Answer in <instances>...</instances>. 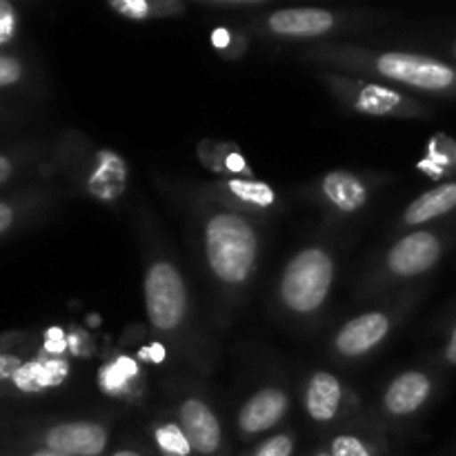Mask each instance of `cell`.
<instances>
[{
    "mask_svg": "<svg viewBox=\"0 0 456 456\" xmlns=\"http://www.w3.org/2000/svg\"><path fill=\"white\" fill-rule=\"evenodd\" d=\"M289 410V396L283 387H261L243 405L236 423L243 439H254L274 430Z\"/></svg>",
    "mask_w": 456,
    "mask_h": 456,
    "instance_id": "10",
    "label": "cell"
},
{
    "mask_svg": "<svg viewBox=\"0 0 456 456\" xmlns=\"http://www.w3.org/2000/svg\"><path fill=\"white\" fill-rule=\"evenodd\" d=\"M12 172H13L12 160H9L7 156L0 154V185H3V183H7L9 178H12Z\"/></svg>",
    "mask_w": 456,
    "mask_h": 456,
    "instance_id": "26",
    "label": "cell"
},
{
    "mask_svg": "<svg viewBox=\"0 0 456 456\" xmlns=\"http://www.w3.org/2000/svg\"><path fill=\"white\" fill-rule=\"evenodd\" d=\"M294 448H297V439L292 432H279L254 445L245 456H294Z\"/></svg>",
    "mask_w": 456,
    "mask_h": 456,
    "instance_id": "21",
    "label": "cell"
},
{
    "mask_svg": "<svg viewBox=\"0 0 456 456\" xmlns=\"http://www.w3.org/2000/svg\"><path fill=\"white\" fill-rule=\"evenodd\" d=\"M178 426L190 441L191 454L196 456H221L225 448L221 419L216 417L212 405L200 396H187L178 405Z\"/></svg>",
    "mask_w": 456,
    "mask_h": 456,
    "instance_id": "7",
    "label": "cell"
},
{
    "mask_svg": "<svg viewBox=\"0 0 456 456\" xmlns=\"http://www.w3.org/2000/svg\"><path fill=\"white\" fill-rule=\"evenodd\" d=\"M337 263L325 248L310 245L294 254L279 279V298L288 312L312 316L325 305L332 292Z\"/></svg>",
    "mask_w": 456,
    "mask_h": 456,
    "instance_id": "3",
    "label": "cell"
},
{
    "mask_svg": "<svg viewBox=\"0 0 456 456\" xmlns=\"http://www.w3.org/2000/svg\"><path fill=\"white\" fill-rule=\"evenodd\" d=\"M432 395V381L426 372L408 370L401 372L390 381V386L383 392V410L386 414L396 419H403L414 414L426 405Z\"/></svg>",
    "mask_w": 456,
    "mask_h": 456,
    "instance_id": "12",
    "label": "cell"
},
{
    "mask_svg": "<svg viewBox=\"0 0 456 456\" xmlns=\"http://www.w3.org/2000/svg\"><path fill=\"white\" fill-rule=\"evenodd\" d=\"M341 65H356L390 83L421 92H445L456 85V69L439 58L412 52H359V49H330L314 52Z\"/></svg>",
    "mask_w": 456,
    "mask_h": 456,
    "instance_id": "2",
    "label": "cell"
},
{
    "mask_svg": "<svg viewBox=\"0 0 456 456\" xmlns=\"http://www.w3.org/2000/svg\"><path fill=\"white\" fill-rule=\"evenodd\" d=\"M343 401H346V387L338 381L337 374L328 370L312 372V377L307 379L305 396H303L305 412L312 421L332 423L341 414Z\"/></svg>",
    "mask_w": 456,
    "mask_h": 456,
    "instance_id": "13",
    "label": "cell"
},
{
    "mask_svg": "<svg viewBox=\"0 0 456 456\" xmlns=\"http://www.w3.org/2000/svg\"><path fill=\"white\" fill-rule=\"evenodd\" d=\"M452 52H454V58H456V43H454V49H452Z\"/></svg>",
    "mask_w": 456,
    "mask_h": 456,
    "instance_id": "32",
    "label": "cell"
},
{
    "mask_svg": "<svg viewBox=\"0 0 456 456\" xmlns=\"http://www.w3.org/2000/svg\"><path fill=\"white\" fill-rule=\"evenodd\" d=\"M27 456H67V454L52 452V450H47V448H40V450H34V452H29Z\"/></svg>",
    "mask_w": 456,
    "mask_h": 456,
    "instance_id": "30",
    "label": "cell"
},
{
    "mask_svg": "<svg viewBox=\"0 0 456 456\" xmlns=\"http://www.w3.org/2000/svg\"><path fill=\"white\" fill-rule=\"evenodd\" d=\"M110 7L123 18H129V20H147L154 13H174L181 9L178 4H163V7H159V4L142 3V0H111Z\"/></svg>",
    "mask_w": 456,
    "mask_h": 456,
    "instance_id": "20",
    "label": "cell"
},
{
    "mask_svg": "<svg viewBox=\"0 0 456 456\" xmlns=\"http://www.w3.org/2000/svg\"><path fill=\"white\" fill-rule=\"evenodd\" d=\"M154 439L159 450L165 456H190L191 448L187 436L183 435L181 426L176 423H167V426H160L154 430Z\"/></svg>",
    "mask_w": 456,
    "mask_h": 456,
    "instance_id": "19",
    "label": "cell"
},
{
    "mask_svg": "<svg viewBox=\"0 0 456 456\" xmlns=\"http://www.w3.org/2000/svg\"><path fill=\"white\" fill-rule=\"evenodd\" d=\"M22 65L13 56L0 53V87H12L22 78Z\"/></svg>",
    "mask_w": 456,
    "mask_h": 456,
    "instance_id": "22",
    "label": "cell"
},
{
    "mask_svg": "<svg viewBox=\"0 0 456 456\" xmlns=\"http://www.w3.org/2000/svg\"><path fill=\"white\" fill-rule=\"evenodd\" d=\"M441 252H444V245L439 236L435 232L419 230L405 234L392 245L390 252L386 254L383 267L395 279H414L430 272L439 263Z\"/></svg>",
    "mask_w": 456,
    "mask_h": 456,
    "instance_id": "6",
    "label": "cell"
},
{
    "mask_svg": "<svg viewBox=\"0 0 456 456\" xmlns=\"http://www.w3.org/2000/svg\"><path fill=\"white\" fill-rule=\"evenodd\" d=\"M142 297L151 330L163 337L181 332L190 314V289L185 276L169 258H154L142 279Z\"/></svg>",
    "mask_w": 456,
    "mask_h": 456,
    "instance_id": "4",
    "label": "cell"
},
{
    "mask_svg": "<svg viewBox=\"0 0 456 456\" xmlns=\"http://www.w3.org/2000/svg\"><path fill=\"white\" fill-rule=\"evenodd\" d=\"M330 85L354 111L365 116H408L414 114V102L390 85L363 83L350 78H330Z\"/></svg>",
    "mask_w": 456,
    "mask_h": 456,
    "instance_id": "5",
    "label": "cell"
},
{
    "mask_svg": "<svg viewBox=\"0 0 456 456\" xmlns=\"http://www.w3.org/2000/svg\"><path fill=\"white\" fill-rule=\"evenodd\" d=\"M312 456H332L328 452V448H316L314 452H312Z\"/></svg>",
    "mask_w": 456,
    "mask_h": 456,
    "instance_id": "31",
    "label": "cell"
},
{
    "mask_svg": "<svg viewBox=\"0 0 456 456\" xmlns=\"http://www.w3.org/2000/svg\"><path fill=\"white\" fill-rule=\"evenodd\" d=\"M328 452L332 456H381L379 448L365 436L354 432H338L330 439Z\"/></svg>",
    "mask_w": 456,
    "mask_h": 456,
    "instance_id": "18",
    "label": "cell"
},
{
    "mask_svg": "<svg viewBox=\"0 0 456 456\" xmlns=\"http://www.w3.org/2000/svg\"><path fill=\"white\" fill-rule=\"evenodd\" d=\"M338 13L321 7H288L265 18V29L279 38H319L338 27Z\"/></svg>",
    "mask_w": 456,
    "mask_h": 456,
    "instance_id": "11",
    "label": "cell"
},
{
    "mask_svg": "<svg viewBox=\"0 0 456 456\" xmlns=\"http://www.w3.org/2000/svg\"><path fill=\"white\" fill-rule=\"evenodd\" d=\"M452 209H456V183H444V185L435 187V190L414 199L405 208L403 225H426V223L435 221V218L444 216V214L452 212Z\"/></svg>",
    "mask_w": 456,
    "mask_h": 456,
    "instance_id": "17",
    "label": "cell"
},
{
    "mask_svg": "<svg viewBox=\"0 0 456 456\" xmlns=\"http://www.w3.org/2000/svg\"><path fill=\"white\" fill-rule=\"evenodd\" d=\"M321 196L338 214H356L368 203L370 190L361 181V176L337 169V172H328L323 176V181H321Z\"/></svg>",
    "mask_w": 456,
    "mask_h": 456,
    "instance_id": "14",
    "label": "cell"
},
{
    "mask_svg": "<svg viewBox=\"0 0 456 456\" xmlns=\"http://www.w3.org/2000/svg\"><path fill=\"white\" fill-rule=\"evenodd\" d=\"M110 456H147V454L141 452V450H134V448H120V450H116V452H111Z\"/></svg>",
    "mask_w": 456,
    "mask_h": 456,
    "instance_id": "29",
    "label": "cell"
},
{
    "mask_svg": "<svg viewBox=\"0 0 456 456\" xmlns=\"http://www.w3.org/2000/svg\"><path fill=\"white\" fill-rule=\"evenodd\" d=\"M110 445V430L98 421L56 423L43 435V448L67 456H101Z\"/></svg>",
    "mask_w": 456,
    "mask_h": 456,
    "instance_id": "9",
    "label": "cell"
},
{
    "mask_svg": "<svg viewBox=\"0 0 456 456\" xmlns=\"http://www.w3.org/2000/svg\"><path fill=\"white\" fill-rule=\"evenodd\" d=\"M69 377V363L61 356H38L34 361H25L22 368L13 374L12 383L16 390L25 395H40L45 390L58 387Z\"/></svg>",
    "mask_w": 456,
    "mask_h": 456,
    "instance_id": "15",
    "label": "cell"
},
{
    "mask_svg": "<svg viewBox=\"0 0 456 456\" xmlns=\"http://www.w3.org/2000/svg\"><path fill=\"white\" fill-rule=\"evenodd\" d=\"M16 31V12L7 0H0V45L9 43Z\"/></svg>",
    "mask_w": 456,
    "mask_h": 456,
    "instance_id": "23",
    "label": "cell"
},
{
    "mask_svg": "<svg viewBox=\"0 0 456 456\" xmlns=\"http://www.w3.org/2000/svg\"><path fill=\"white\" fill-rule=\"evenodd\" d=\"M22 363H25V361H22L20 356L4 354V352H0V383L12 381L13 374L22 368Z\"/></svg>",
    "mask_w": 456,
    "mask_h": 456,
    "instance_id": "24",
    "label": "cell"
},
{
    "mask_svg": "<svg viewBox=\"0 0 456 456\" xmlns=\"http://www.w3.org/2000/svg\"><path fill=\"white\" fill-rule=\"evenodd\" d=\"M221 200L230 203V209L239 208L252 209V212H265L276 203V194L267 183L252 181V178H230L218 185Z\"/></svg>",
    "mask_w": 456,
    "mask_h": 456,
    "instance_id": "16",
    "label": "cell"
},
{
    "mask_svg": "<svg viewBox=\"0 0 456 456\" xmlns=\"http://www.w3.org/2000/svg\"><path fill=\"white\" fill-rule=\"evenodd\" d=\"M261 3H252V0H245V3H214V7H256Z\"/></svg>",
    "mask_w": 456,
    "mask_h": 456,
    "instance_id": "28",
    "label": "cell"
},
{
    "mask_svg": "<svg viewBox=\"0 0 456 456\" xmlns=\"http://www.w3.org/2000/svg\"><path fill=\"white\" fill-rule=\"evenodd\" d=\"M13 216H16V214H13L12 205H7L0 200V236H3L4 232L13 225Z\"/></svg>",
    "mask_w": 456,
    "mask_h": 456,
    "instance_id": "25",
    "label": "cell"
},
{
    "mask_svg": "<svg viewBox=\"0 0 456 456\" xmlns=\"http://www.w3.org/2000/svg\"><path fill=\"white\" fill-rule=\"evenodd\" d=\"M445 359H448V363L456 365V330L452 332V337H450L448 346H445Z\"/></svg>",
    "mask_w": 456,
    "mask_h": 456,
    "instance_id": "27",
    "label": "cell"
},
{
    "mask_svg": "<svg viewBox=\"0 0 456 456\" xmlns=\"http://www.w3.org/2000/svg\"><path fill=\"white\" fill-rule=\"evenodd\" d=\"M203 254L214 281L225 289H239L256 272L261 236L243 212L214 208L203 223Z\"/></svg>",
    "mask_w": 456,
    "mask_h": 456,
    "instance_id": "1",
    "label": "cell"
},
{
    "mask_svg": "<svg viewBox=\"0 0 456 456\" xmlns=\"http://www.w3.org/2000/svg\"><path fill=\"white\" fill-rule=\"evenodd\" d=\"M392 330V316L387 312L372 310L352 316L338 328L332 338V350L343 359H361L377 350Z\"/></svg>",
    "mask_w": 456,
    "mask_h": 456,
    "instance_id": "8",
    "label": "cell"
}]
</instances>
